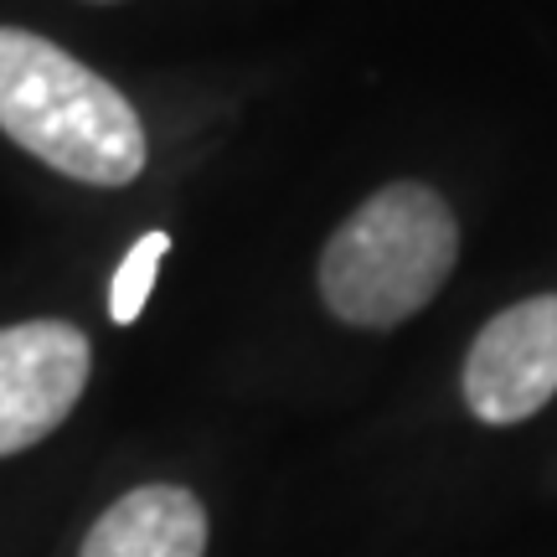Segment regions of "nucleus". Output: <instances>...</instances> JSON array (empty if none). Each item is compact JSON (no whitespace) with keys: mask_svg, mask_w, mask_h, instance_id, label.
<instances>
[{"mask_svg":"<svg viewBox=\"0 0 557 557\" xmlns=\"http://www.w3.org/2000/svg\"><path fill=\"white\" fill-rule=\"evenodd\" d=\"M94 377V346L73 320L0 325V459L58 434Z\"/></svg>","mask_w":557,"mask_h":557,"instance_id":"nucleus-3","label":"nucleus"},{"mask_svg":"<svg viewBox=\"0 0 557 557\" xmlns=\"http://www.w3.org/2000/svg\"><path fill=\"white\" fill-rule=\"evenodd\" d=\"M459 222L423 181H387L320 248V299L357 331H393L449 284Z\"/></svg>","mask_w":557,"mask_h":557,"instance_id":"nucleus-2","label":"nucleus"},{"mask_svg":"<svg viewBox=\"0 0 557 557\" xmlns=\"http://www.w3.org/2000/svg\"><path fill=\"white\" fill-rule=\"evenodd\" d=\"M207 506L197 491L156 480L135 485L103 511L78 557H207Z\"/></svg>","mask_w":557,"mask_h":557,"instance_id":"nucleus-5","label":"nucleus"},{"mask_svg":"<svg viewBox=\"0 0 557 557\" xmlns=\"http://www.w3.org/2000/svg\"><path fill=\"white\" fill-rule=\"evenodd\" d=\"M0 135L83 186H129L150 160L135 103L26 26H0Z\"/></svg>","mask_w":557,"mask_h":557,"instance_id":"nucleus-1","label":"nucleus"},{"mask_svg":"<svg viewBox=\"0 0 557 557\" xmlns=\"http://www.w3.org/2000/svg\"><path fill=\"white\" fill-rule=\"evenodd\" d=\"M165 253H171V233H145V238L124 253V263L114 269V278H109V320H114V325H135V320L145 315Z\"/></svg>","mask_w":557,"mask_h":557,"instance_id":"nucleus-6","label":"nucleus"},{"mask_svg":"<svg viewBox=\"0 0 557 557\" xmlns=\"http://www.w3.org/2000/svg\"><path fill=\"white\" fill-rule=\"evenodd\" d=\"M459 382L465 408L491 429H511L542 413L557 393V295H532L485 320L465 351Z\"/></svg>","mask_w":557,"mask_h":557,"instance_id":"nucleus-4","label":"nucleus"},{"mask_svg":"<svg viewBox=\"0 0 557 557\" xmlns=\"http://www.w3.org/2000/svg\"><path fill=\"white\" fill-rule=\"evenodd\" d=\"M94 5H114V0H94Z\"/></svg>","mask_w":557,"mask_h":557,"instance_id":"nucleus-7","label":"nucleus"}]
</instances>
